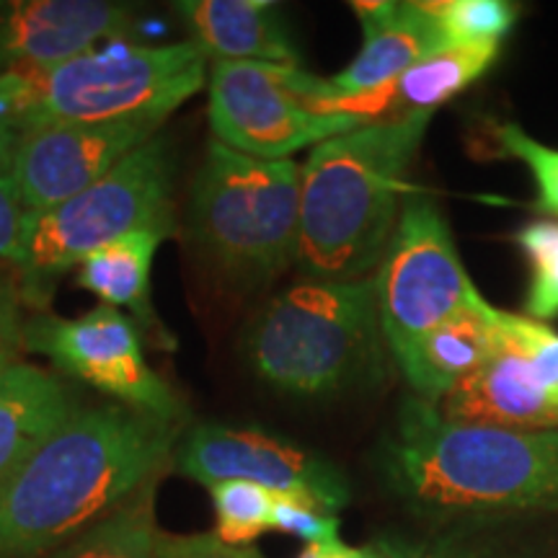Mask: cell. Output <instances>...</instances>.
<instances>
[{
    "label": "cell",
    "mask_w": 558,
    "mask_h": 558,
    "mask_svg": "<svg viewBox=\"0 0 558 558\" xmlns=\"http://www.w3.org/2000/svg\"><path fill=\"white\" fill-rule=\"evenodd\" d=\"M171 465L181 476L213 486L248 481L275 494H300L329 512L349 505L352 492L337 465L295 442L254 427L202 422L184 432Z\"/></svg>",
    "instance_id": "obj_11"
},
{
    "label": "cell",
    "mask_w": 558,
    "mask_h": 558,
    "mask_svg": "<svg viewBox=\"0 0 558 558\" xmlns=\"http://www.w3.org/2000/svg\"><path fill=\"white\" fill-rule=\"evenodd\" d=\"M424 5L435 16L448 45L501 41L518 21V9L507 0H445Z\"/></svg>",
    "instance_id": "obj_24"
},
{
    "label": "cell",
    "mask_w": 558,
    "mask_h": 558,
    "mask_svg": "<svg viewBox=\"0 0 558 558\" xmlns=\"http://www.w3.org/2000/svg\"><path fill=\"white\" fill-rule=\"evenodd\" d=\"M499 349L494 305L478 295L469 311L432 331L401 373L414 388V396L439 407L452 388L478 373Z\"/></svg>",
    "instance_id": "obj_19"
},
{
    "label": "cell",
    "mask_w": 558,
    "mask_h": 558,
    "mask_svg": "<svg viewBox=\"0 0 558 558\" xmlns=\"http://www.w3.org/2000/svg\"><path fill=\"white\" fill-rule=\"evenodd\" d=\"M271 530L303 538L308 546H324V543L339 541V520L308 497L300 494H275V509H271Z\"/></svg>",
    "instance_id": "obj_26"
},
{
    "label": "cell",
    "mask_w": 558,
    "mask_h": 558,
    "mask_svg": "<svg viewBox=\"0 0 558 558\" xmlns=\"http://www.w3.org/2000/svg\"><path fill=\"white\" fill-rule=\"evenodd\" d=\"M207 90L213 140L243 156L288 160L367 124L362 117L333 114L331 81L284 62L215 60Z\"/></svg>",
    "instance_id": "obj_8"
},
{
    "label": "cell",
    "mask_w": 558,
    "mask_h": 558,
    "mask_svg": "<svg viewBox=\"0 0 558 558\" xmlns=\"http://www.w3.org/2000/svg\"><path fill=\"white\" fill-rule=\"evenodd\" d=\"M499 143L509 156L520 158L538 184V207L548 215H558V150L538 143L518 124H501Z\"/></svg>",
    "instance_id": "obj_27"
},
{
    "label": "cell",
    "mask_w": 558,
    "mask_h": 558,
    "mask_svg": "<svg viewBox=\"0 0 558 558\" xmlns=\"http://www.w3.org/2000/svg\"><path fill=\"white\" fill-rule=\"evenodd\" d=\"M300 171L295 160L243 156L213 140L190 197V239L230 290L267 288L300 251Z\"/></svg>",
    "instance_id": "obj_5"
},
{
    "label": "cell",
    "mask_w": 558,
    "mask_h": 558,
    "mask_svg": "<svg viewBox=\"0 0 558 558\" xmlns=\"http://www.w3.org/2000/svg\"><path fill=\"white\" fill-rule=\"evenodd\" d=\"M158 122H60L19 132L9 179L26 215L45 213L86 192L132 150L156 137Z\"/></svg>",
    "instance_id": "obj_12"
},
{
    "label": "cell",
    "mask_w": 558,
    "mask_h": 558,
    "mask_svg": "<svg viewBox=\"0 0 558 558\" xmlns=\"http://www.w3.org/2000/svg\"><path fill=\"white\" fill-rule=\"evenodd\" d=\"M352 9L362 24V50L337 78H331L337 90L333 114H339L344 104L386 88L416 62L450 47L424 3L373 0L354 3Z\"/></svg>",
    "instance_id": "obj_14"
},
{
    "label": "cell",
    "mask_w": 558,
    "mask_h": 558,
    "mask_svg": "<svg viewBox=\"0 0 558 558\" xmlns=\"http://www.w3.org/2000/svg\"><path fill=\"white\" fill-rule=\"evenodd\" d=\"M156 558H264L254 546H228L215 533L173 535L160 530Z\"/></svg>",
    "instance_id": "obj_29"
},
{
    "label": "cell",
    "mask_w": 558,
    "mask_h": 558,
    "mask_svg": "<svg viewBox=\"0 0 558 558\" xmlns=\"http://www.w3.org/2000/svg\"><path fill=\"white\" fill-rule=\"evenodd\" d=\"M163 473L104 518L41 558H156V494Z\"/></svg>",
    "instance_id": "obj_21"
},
{
    "label": "cell",
    "mask_w": 558,
    "mask_h": 558,
    "mask_svg": "<svg viewBox=\"0 0 558 558\" xmlns=\"http://www.w3.org/2000/svg\"><path fill=\"white\" fill-rule=\"evenodd\" d=\"M494 324L514 352L525 360L533 378L558 399V333L538 320L494 308Z\"/></svg>",
    "instance_id": "obj_25"
},
{
    "label": "cell",
    "mask_w": 558,
    "mask_h": 558,
    "mask_svg": "<svg viewBox=\"0 0 558 558\" xmlns=\"http://www.w3.org/2000/svg\"><path fill=\"white\" fill-rule=\"evenodd\" d=\"M530 264L525 311L538 324L558 318V222L535 220L518 233Z\"/></svg>",
    "instance_id": "obj_23"
},
{
    "label": "cell",
    "mask_w": 558,
    "mask_h": 558,
    "mask_svg": "<svg viewBox=\"0 0 558 558\" xmlns=\"http://www.w3.org/2000/svg\"><path fill=\"white\" fill-rule=\"evenodd\" d=\"M186 422L78 407L0 488V558H41L109 518L171 465Z\"/></svg>",
    "instance_id": "obj_1"
},
{
    "label": "cell",
    "mask_w": 558,
    "mask_h": 558,
    "mask_svg": "<svg viewBox=\"0 0 558 558\" xmlns=\"http://www.w3.org/2000/svg\"><path fill=\"white\" fill-rule=\"evenodd\" d=\"M383 469L429 518L558 512V432L452 422L418 396L396 416Z\"/></svg>",
    "instance_id": "obj_2"
},
{
    "label": "cell",
    "mask_w": 558,
    "mask_h": 558,
    "mask_svg": "<svg viewBox=\"0 0 558 558\" xmlns=\"http://www.w3.org/2000/svg\"><path fill=\"white\" fill-rule=\"evenodd\" d=\"M380 550L386 558H465L450 548L418 546V543H399V541L380 543Z\"/></svg>",
    "instance_id": "obj_31"
},
{
    "label": "cell",
    "mask_w": 558,
    "mask_h": 558,
    "mask_svg": "<svg viewBox=\"0 0 558 558\" xmlns=\"http://www.w3.org/2000/svg\"><path fill=\"white\" fill-rule=\"evenodd\" d=\"M163 241V233L143 228L120 241L107 243L81 264L78 284L83 290L94 292L101 300V305H109V308L130 316L140 331L158 339V347L171 349L173 337L153 311L150 295L153 259H156V251Z\"/></svg>",
    "instance_id": "obj_20"
},
{
    "label": "cell",
    "mask_w": 558,
    "mask_h": 558,
    "mask_svg": "<svg viewBox=\"0 0 558 558\" xmlns=\"http://www.w3.org/2000/svg\"><path fill=\"white\" fill-rule=\"evenodd\" d=\"M26 75L24 130L60 122L163 124L207 83V54L192 39L90 50Z\"/></svg>",
    "instance_id": "obj_7"
},
{
    "label": "cell",
    "mask_w": 558,
    "mask_h": 558,
    "mask_svg": "<svg viewBox=\"0 0 558 558\" xmlns=\"http://www.w3.org/2000/svg\"><path fill=\"white\" fill-rule=\"evenodd\" d=\"M26 209L9 177H0V282H16Z\"/></svg>",
    "instance_id": "obj_28"
},
{
    "label": "cell",
    "mask_w": 558,
    "mask_h": 558,
    "mask_svg": "<svg viewBox=\"0 0 558 558\" xmlns=\"http://www.w3.org/2000/svg\"><path fill=\"white\" fill-rule=\"evenodd\" d=\"M24 298L16 282H0V375L19 362L24 349Z\"/></svg>",
    "instance_id": "obj_30"
},
{
    "label": "cell",
    "mask_w": 558,
    "mask_h": 558,
    "mask_svg": "<svg viewBox=\"0 0 558 558\" xmlns=\"http://www.w3.org/2000/svg\"><path fill=\"white\" fill-rule=\"evenodd\" d=\"M19 132L0 124V177H9L11 171V158H13V145H16Z\"/></svg>",
    "instance_id": "obj_33"
},
{
    "label": "cell",
    "mask_w": 558,
    "mask_h": 558,
    "mask_svg": "<svg viewBox=\"0 0 558 558\" xmlns=\"http://www.w3.org/2000/svg\"><path fill=\"white\" fill-rule=\"evenodd\" d=\"M380 331L403 369L432 331L469 311L481 292L460 262L448 220L409 192L378 271Z\"/></svg>",
    "instance_id": "obj_9"
},
{
    "label": "cell",
    "mask_w": 558,
    "mask_h": 558,
    "mask_svg": "<svg viewBox=\"0 0 558 558\" xmlns=\"http://www.w3.org/2000/svg\"><path fill=\"white\" fill-rule=\"evenodd\" d=\"M78 409L58 375L16 362L0 375V488Z\"/></svg>",
    "instance_id": "obj_17"
},
{
    "label": "cell",
    "mask_w": 558,
    "mask_h": 558,
    "mask_svg": "<svg viewBox=\"0 0 558 558\" xmlns=\"http://www.w3.org/2000/svg\"><path fill=\"white\" fill-rule=\"evenodd\" d=\"M501 41H476V45H450L439 50L407 73L390 81L386 88L375 90L365 99H354L339 109V114L362 117L367 122H378L383 114L396 117L416 114V111H435L452 96L476 83L494 60L499 58Z\"/></svg>",
    "instance_id": "obj_18"
},
{
    "label": "cell",
    "mask_w": 558,
    "mask_h": 558,
    "mask_svg": "<svg viewBox=\"0 0 558 558\" xmlns=\"http://www.w3.org/2000/svg\"><path fill=\"white\" fill-rule=\"evenodd\" d=\"M135 11L109 0L0 3V73H34L86 54L132 29Z\"/></svg>",
    "instance_id": "obj_13"
},
{
    "label": "cell",
    "mask_w": 558,
    "mask_h": 558,
    "mask_svg": "<svg viewBox=\"0 0 558 558\" xmlns=\"http://www.w3.org/2000/svg\"><path fill=\"white\" fill-rule=\"evenodd\" d=\"M432 114L367 122L311 150L300 171L298 267L305 277L365 279L378 271Z\"/></svg>",
    "instance_id": "obj_3"
},
{
    "label": "cell",
    "mask_w": 558,
    "mask_h": 558,
    "mask_svg": "<svg viewBox=\"0 0 558 558\" xmlns=\"http://www.w3.org/2000/svg\"><path fill=\"white\" fill-rule=\"evenodd\" d=\"M437 409L452 422L558 432V399L533 378L525 360L505 339L499 352L478 373L452 388Z\"/></svg>",
    "instance_id": "obj_15"
},
{
    "label": "cell",
    "mask_w": 558,
    "mask_h": 558,
    "mask_svg": "<svg viewBox=\"0 0 558 558\" xmlns=\"http://www.w3.org/2000/svg\"><path fill=\"white\" fill-rule=\"evenodd\" d=\"M171 153L156 135L130 153L101 181L45 213L26 215L16 267L21 298L32 308L50 303L54 284L94 251L150 228L173 233Z\"/></svg>",
    "instance_id": "obj_6"
},
{
    "label": "cell",
    "mask_w": 558,
    "mask_h": 558,
    "mask_svg": "<svg viewBox=\"0 0 558 558\" xmlns=\"http://www.w3.org/2000/svg\"><path fill=\"white\" fill-rule=\"evenodd\" d=\"M375 277L303 279L256 311L243 354L262 383L295 399H326L365 380L380 362Z\"/></svg>",
    "instance_id": "obj_4"
},
{
    "label": "cell",
    "mask_w": 558,
    "mask_h": 558,
    "mask_svg": "<svg viewBox=\"0 0 558 558\" xmlns=\"http://www.w3.org/2000/svg\"><path fill=\"white\" fill-rule=\"evenodd\" d=\"M215 507V535L228 546H248L271 530L275 492L248 481H220L207 486Z\"/></svg>",
    "instance_id": "obj_22"
},
{
    "label": "cell",
    "mask_w": 558,
    "mask_h": 558,
    "mask_svg": "<svg viewBox=\"0 0 558 558\" xmlns=\"http://www.w3.org/2000/svg\"><path fill=\"white\" fill-rule=\"evenodd\" d=\"M207 60L298 65L282 11L269 0H184L173 5Z\"/></svg>",
    "instance_id": "obj_16"
},
{
    "label": "cell",
    "mask_w": 558,
    "mask_h": 558,
    "mask_svg": "<svg viewBox=\"0 0 558 558\" xmlns=\"http://www.w3.org/2000/svg\"><path fill=\"white\" fill-rule=\"evenodd\" d=\"M318 558H386L380 546H367V548H352L341 541H331L318 546Z\"/></svg>",
    "instance_id": "obj_32"
},
{
    "label": "cell",
    "mask_w": 558,
    "mask_h": 558,
    "mask_svg": "<svg viewBox=\"0 0 558 558\" xmlns=\"http://www.w3.org/2000/svg\"><path fill=\"white\" fill-rule=\"evenodd\" d=\"M24 349L45 354L117 403L186 422L184 399L148 365L137 324L122 311L96 305L75 318L34 313L24 326Z\"/></svg>",
    "instance_id": "obj_10"
}]
</instances>
